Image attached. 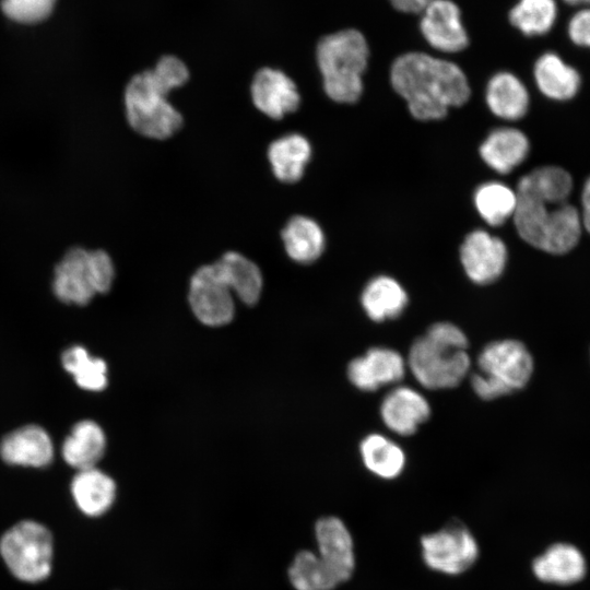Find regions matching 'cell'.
<instances>
[{"instance_id": "cb8c5ba5", "label": "cell", "mask_w": 590, "mask_h": 590, "mask_svg": "<svg viewBox=\"0 0 590 590\" xmlns=\"http://www.w3.org/2000/svg\"><path fill=\"white\" fill-rule=\"evenodd\" d=\"M311 157L309 141L299 133H288L274 140L268 149V158L274 176L283 182L298 181Z\"/></svg>"}, {"instance_id": "52a82bcc", "label": "cell", "mask_w": 590, "mask_h": 590, "mask_svg": "<svg viewBox=\"0 0 590 590\" xmlns=\"http://www.w3.org/2000/svg\"><path fill=\"white\" fill-rule=\"evenodd\" d=\"M114 279V262L105 250L72 247L55 268L52 291L63 303L86 305L96 294L107 293Z\"/></svg>"}, {"instance_id": "d6986e66", "label": "cell", "mask_w": 590, "mask_h": 590, "mask_svg": "<svg viewBox=\"0 0 590 590\" xmlns=\"http://www.w3.org/2000/svg\"><path fill=\"white\" fill-rule=\"evenodd\" d=\"M587 571L582 553L568 543L547 547L532 562V573L542 582L571 585L580 581Z\"/></svg>"}, {"instance_id": "2e32d148", "label": "cell", "mask_w": 590, "mask_h": 590, "mask_svg": "<svg viewBox=\"0 0 590 590\" xmlns=\"http://www.w3.org/2000/svg\"><path fill=\"white\" fill-rule=\"evenodd\" d=\"M430 415L426 398L414 388L398 386L390 390L380 404L384 424L401 436L414 434Z\"/></svg>"}, {"instance_id": "4316f807", "label": "cell", "mask_w": 590, "mask_h": 590, "mask_svg": "<svg viewBox=\"0 0 590 590\" xmlns=\"http://www.w3.org/2000/svg\"><path fill=\"white\" fill-rule=\"evenodd\" d=\"M359 455L366 470L385 481L399 477L406 463L403 449L387 436L378 433L369 434L361 441Z\"/></svg>"}, {"instance_id": "7402d4cb", "label": "cell", "mask_w": 590, "mask_h": 590, "mask_svg": "<svg viewBox=\"0 0 590 590\" xmlns=\"http://www.w3.org/2000/svg\"><path fill=\"white\" fill-rule=\"evenodd\" d=\"M485 102L494 116L516 121L528 113L530 96L527 86L516 74L500 71L488 80Z\"/></svg>"}, {"instance_id": "d4e9b609", "label": "cell", "mask_w": 590, "mask_h": 590, "mask_svg": "<svg viewBox=\"0 0 590 590\" xmlns=\"http://www.w3.org/2000/svg\"><path fill=\"white\" fill-rule=\"evenodd\" d=\"M281 237L287 256L297 263L315 262L326 247V237L320 225L305 215L290 219L282 229Z\"/></svg>"}, {"instance_id": "ffe728a7", "label": "cell", "mask_w": 590, "mask_h": 590, "mask_svg": "<svg viewBox=\"0 0 590 590\" xmlns=\"http://www.w3.org/2000/svg\"><path fill=\"white\" fill-rule=\"evenodd\" d=\"M71 494L82 514L97 518L113 507L117 486L108 474L94 467L78 471L71 482Z\"/></svg>"}, {"instance_id": "ac0fdd59", "label": "cell", "mask_w": 590, "mask_h": 590, "mask_svg": "<svg viewBox=\"0 0 590 590\" xmlns=\"http://www.w3.org/2000/svg\"><path fill=\"white\" fill-rule=\"evenodd\" d=\"M530 141L514 127L493 129L480 145L483 162L498 174H509L528 157Z\"/></svg>"}, {"instance_id": "6da1fadb", "label": "cell", "mask_w": 590, "mask_h": 590, "mask_svg": "<svg viewBox=\"0 0 590 590\" xmlns=\"http://www.w3.org/2000/svg\"><path fill=\"white\" fill-rule=\"evenodd\" d=\"M573 188L570 174L555 165L534 168L520 178L512 220L524 243L552 255L577 246L583 226L579 209L568 202Z\"/></svg>"}, {"instance_id": "f546056e", "label": "cell", "mask_w": 590, "mask_h": 590, "mask_svg": "<svg viewBox=\"0 0 590 590\" xmlns=\"http://www.w3.org/2000/svg\"><path fill=\"white\" fill-rule=\"evenodd\" d=\"M475 209L489 226H500L512 217L517 208L516 190L500 181L480 185L473 196Z\"/></svg>"}, {"instance_id": "30bf717a", "label": "cell", "mask_w": 590, "mask_h": 590, "mask_svg": "<svg viewBox=\"0 0 590 590\" xmlns=\"http://www.w3.org/2000/svg\"><path fill=\"white\" fill-rule=\"evenodd\" d=\"M233 295L214 263L200 267L191 276L189 305L205 326L220 327L232 321L235 314Z\"/></svg>"}, {"instance_id": "8992f818", "label": "cell", "mask_w": 590, "mask_h": 590, "mask_svg": "<svg viewBox=\"0 0 590 590\" xmlns=\"http://www.w3.org/2000/svg\"><path fill=\"white\" fill-rule=\"evenodd\" d=\"M476 366L471 386L480 399L489 401L522 389L531 378L533 359L523 343L505 339L486 344Z\"/></svg>"}, {"instance_id": "8d00e7d4", "label": "cell", "mask_w": 590, "mask_h": 590, "mask_svg": "<svg viewBox=\"0 0 590 590\" xmlns=\"http://www.w3.org/2000/svg\"><path fill=\"white\" fill-rule=\"evenodd\" d=\"M565 3L576 7L590 5V0H563Z\"/></svg>"}, {"instance_id": "836d02e7", "label": "cell", "mask_w": 590, "mask_h": 590, "mask_svg": "<svg viewBox=\"0 0 590 590\" xmlns=\"http://www.w3.org/2000/svg\"><path fill=\"white\" fill-rule=\"evenodd\" d=\"M567 34L575 45L590 48V5L581 7L571 15Z\"/></svg>"}, {"instance_id": "4fadbf2b", "label": "cell", "mask_w": 590, "mask_h": 590, "mask_svg": "<svg viewBox=\"0 0 590 590\" xmlns=\"http://www.w3.org/2000/svg\"><path fill=\"white\" fill-rule=\"evenodd\" d=\"M406 371V361L396 350L374 346L353 358L346 369L350 382L358 390L370 392L398 384Z\"/></svg>"}, {"instance_id": "277c9868", "label": "cell", "mask_w": 590, "mask_h": 590, "mask_svg": "<svg viewBox=\"0 0 590 590\" xmlns=\"http://www.w3.org/2000/svg\"><path fill=\"white\" fill-rule=\"evenodd\" d=\"M316 56L328 97L340 104L356 103L369 57L364 35L354 28L329 34L318 43Z\"/></svg>"}, {"instance_id": "d6a6232c", "label": "cell", "mask_w": 590, "mask_h": 590, "mask_svg": "<svg viewBox=\"0 0 590 590\" xmlns=\"http://www.w3.org/2000/svg\"><path fill=\"white\" fill-rule=\"evenodd\" d=\"M56 0H2L1 10L12 21L31 24L47 19Z\"/></svg>"}, {"instance_id": "5b68a950", "label": "cell", "mask_w": 590, "mask_h": 590, "mask_svg": "<svg viewBox=\"0 0 590 590\" xmlns=\"http://www.w3.org/2000/svg\"><path fill=\"white\" fill-rule=\"evenodd\" d=\"M170 91L172 87L153 69L131 78L123 103L127 120L135 132L164 140L181 128L182 116L167 98Z\"/></svg>"}, {"instance_id": "8fae6325", "label": "cell", "mask_w": 590, "mask_h": 590, "mask_svg": "<svg viewBox=\"0 0 590 590\" xmlns=\"http://www.w3.org/2000/svg\"><path fill=\"white\" fill-rule=\"evenodd\" d=\"M314 550L334 571L342 585L356 573L357 553L354 535L339 516L324 515L316 519L312 528Z\"/></svg>"}, {"instance_id": "e0dca14e", "label": "cell", "mask_w": 590, "mask_h": 590, "mask_svg": "<svg viewBox=\"0 0 590 590\" xmlns=\"http://www.w3.org/2000/svg\"><path fill=\"white\" fill-rule=\"evenodd\" d=\"M0 455L9 464L44 468L52 460L54 446L44 428L26 425L2 439Z\"/></svg>"}, {"instance_id": "9a60e30c", "label": "cell", "mask_w": 590, "mask_h": 590, "mask_svg": "<svg viewBox=\"0 0 590 590\" xmlns=\"http://www.w3.org/2000/svg\"><path fill=\"white\" fill-rule=\"evenodd\" d=\"M250 93L253 105L272 119H281L295 111L300 103L294 81L272 68H262L255 74Z\"/></svg>"}, {"instance_id": "484cf974", "label": "cell", "mask_w": 590, "mask_h": 590, "mask_svg": "<svg viewBox=\"0 0 590 590\" xmlns=\"http://www.w3.org/2000/svg\"><path fill=\"white\" fill-rule=\"evenodd\" d=\"M214 264L233 294L244 304L255 305L259 300L263 280L253 261L239 252L227 251Z\"/></svg>"}, {"instance_id": "7c38bea8", "label": "cell", "mask_w": 590, "mask_h": 590, "mask_svg": "<svg viewBox=\"0 0 590 590\" xmlns=\"http://www.w3.org/2000/svg\"><path fill=\"white\" fill-rule=\"evenodd\" d=\"M460 261L475 284L495 282L505 271L508 249L502 238L484 229L470 232L460 246Z\"/></svg>"}, {"instance_id": "f1b7e54d", "label": "cell", "mask_w": 590, "mask_h": 590, "mask_svg": "<svg viewBox=\"0 0 590 590\" xmlns=\"http://www.w3.org/2000/svg\"><path fill=\"white\" fill-rule=\"evenodd\" d=\"M106 437L98 424L92 421L76 423L62 445L64 461L79 470L96 467L104 456Z\"/></svg>"}, {"instance_id": "ba28073f", "label": "cell", "mask_w": 590, "mask_h": 590, "mask_svg": "<svg viewBox=\"0 0 590 590\" xmlns=\"http://www.w3.org/2000/svg\"><path fill=\"white\" fill-rule=\"evenodd\" d=\"M0 555L16 579L32 583L43 581L51 573L52 535L37 521L22 520L2 534Z\"/></svg>"}, {"instance_id": "4dcf8cb0", "label": "cell", "mask_w": 590, "mask_h": 590, "mask_svg": "<svg viewBox=\"0 0 590 590\" xmlns=\"http://www.w3.org/2000/svg\"><path fill=\"white\" fill-rule=\"evenodd\" d=\"M558 14L556 0H518L509 12L510 23L526 36L548 33Z\"/></svg>"}, {"instance_id": "3957f363", "label": "cell", "mask_w": 590, "mask_h": 590, "mask_svg": "<svg viewBox=\"0 0 590 590\" xmlns=\"http://www.w3.org/2000/svg\"><path fill=\"white\" fill-rule=\"evenodd\" d=\"M469 342L456 324L439 321L412 343L406 366L423 387L430 390L457 387L468 375Z\"/></svg>"}, {"instance_id": "1f68e13d", "label": "cell", "mask_w": 590, "mask_h": 590, "mask_svg": "<svg viewBox=\"0 0 590 590\" xmlns=\"http://www.w3.org/2000/svg\"><path fill=\"white\" fill-rule=\"evenodd\" d=\"M64 369L72 374L78 386L99 391L107 386V366L101 358L91 357L80 345L69 347L61 356Z\"/></svg>"}, {"instance_id": "d590c367", "label": "cell", "mask_w": 590, "mask_h": 590, "mask_svg": "<svg viewBox=\"0 0 590 590\" xmlns=\"http://www.w3.org/2000/svg\"><path fill=\"white\" fill-rule=\"evenodd\" d=\"M399 11L404 13H421L430 0H389Z\"/></svg>"}, {"instance_id": "e575fe53", "label": "cell", "mask_w": 590, "mask_h": 590, "mask_svg": "<svg viewBox=\"0 0 590 590\" xmlns=\"http://www.w3.org/2000/svg\"><path fill=\"white\" fill-rule=\"evenodd\" d=\"M579 211L583 229L590 234V176L587 178L581 189Z\"/></svg>"}, {"instance_id": "603a6c76", "label": "cell", "mask_w": 590, "mask_h": 590, "mask_svg": "<svg viewBox=\"0 0 590 590\" xmlns=\"http://www.w3.org/2000/svg\"><path fill=\"white\" fill-rule=\"evenodd\" d=\"M408 303L404 287L394 278L384 274L369 280L361 294L362 308L375 322L400 317Z\"/></svg>"}, {"instance_id": "44dd1931", "label": "cell", "mask_w": 590, "mask_h": 590, "mask_svg": "<svg viewBox=\"0 0 590 590\" xmlns=\"http://www.w3.org/2000/svg\"><path fill=\"white\" fill-rule=\"evenodd\" d=\"M533 78L539 91L547 98L565 102L574 98L581 86L577 69L552 51L541 55L533 67Z\"/></svg>"}, {"instance_id": "5bb4252c", "label": "cell", "mask_w": 590, "mask_h": 590, "mask_svg": "<svg viewBox=\"0 0 590 590\" xmlns=\"http://www.w3.org/2000/svg\"><path fill=\"white\" fill-rule=\"evenodd\" d=\"M420 28L425 40L436 50L455 54L469 44L459 7L451 0H430L421 12Z\"/></svg>"}, {"instance_id": "9c48e42d", "label": "cell", "mask_w": 590, "mask_h": 590, "mask_svg": "<svg viewBox=\"0 0 590 590\" xmlns=\"http://www.w3.org/2000/svg\"><path fill=\"white\" fill-rule=\"evenodd\" d=\"M420 557L432 573L459 577L480 560L481 545L473 531L460 520H450L418 539Z\"/></svg>"}, {"instance_id": "83f0119b", "label": "cell", "mask_w": 590, "mask_h": 590, "mask_svg": "<svg viewBox=\"0 0 590 590\" xmlns=\"http://www.w3.org/2000/svg\"><path fill=\"white\" fill-rule=\"evenodd\" d=\"M287 581L293 590H337L342 582L314 548H300L292 557Z\"/></svg>"}, {"instance_id": "7a4b0ae2", "label": "cell", "mask_w": 590, "mask_h": 590, "mask_svg": "<svg viewBox=\"0 0 590 590\" xmlns=\"http://www.w3.org/2000/svg\"><path fill=\"white\" fill-rule=\"evenodd\" d=\"M390 82L411 115L423 121L445 118L449 108L464 105L471 95L468 78L458 64L420 51L393 61Z\"/></svg>"}]
</instances>
